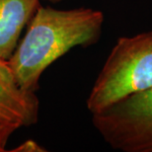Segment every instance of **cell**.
I'll return each instance as SVG.
<instances>
[{
	"label": "cell",
	"instance_id": "cell-8",
	"mask_svg": "<svg viewBox=\"0 0 152 152\" xmlns=\"http://www.w3.org/2000/svg\"><path fill=\"white\" fill-rule=\"evenodd\" d=\"M47 1H50V2H51V3H57V2L61 1V0H47Z\"/></svg>",
	"mask_w": 152,
	"mask_h": 152
},
{
	"label": "cell",
	"instance_id": "cell-2",
	"mask_svg": "<svg viewBox=\"0 0 152 152\" xmlns=\"http://www.w3.org/2000/svg\"><path fill=\"white\" fill-rule=\"evenodd\" d=\"M152 87V31L121 37L112 48L87 98L91 114L129 94Z\"/></svg>",
	"mask_w": 152,
	"mask_h": 152
},
{
	"label": "cell",
	"instance_id": "cell-3",
	"mask_svg": "<svg viewBox=\"0 0 152 152\" xmlns=\"http://www.w3.org/2000/svg\"><path fill=\"white\" fill-rule=\"evenodd\" d=\"M92 123L115 150L152 152V87L129 94L93 113Z\"/></svg>",
	"mask_w": 152,
	"mask_h": 152
},
{
	"label": "cell",
	"instance_id": "cell-1",
	"mask_svg": "<svg viewBox=\"0 0 152 152\" xmlns=\"http://www.w3.org/2000/svg\"><path fill=\"white\" fill-rule=\"evenodd\" d=\"M104 21V13L97 9L59 10L39 6L8 59L18 84L36 92L42 74L51 63L73 48L88 47L98 41Z\"/></svg>",
	"mask_w": 152,
	"mask_h": 152
},
{
	"label": "cell",
	"instance_id": "cell-4",
	"mask_svg": "<svg viewBox=\"0 0 152 152\" xmlns=\"http://www.w3.org/2000/svg\"><path fill=\"white\" fill-rule=\"evenodd\" d=\"M39 102L35 92L18 84L8 60L0 58V126L18 129L39 120Z\"/></svg>",
	"mask_w": 152,
	"mask_h": 152
},
{
	"label": "cell",
	"instance_id": "cell-6",
	"mask_svg": "<svg viewBox=\"0 0 152 152\" xmlns=\"http://www.w3.org/2000/svg\"><path fill=\"white\" fill-rule=\"evenodd\" d=\"M12 151H16V152H42L45 151L44 147H42L41 145H39L34 140H27L26 142H24L20 145V146L16 147L15 149Z\"/></svg>",
	"mask_w": 152,
	"mask_h": 152
},
{
	"label": "cell",
	"instance_id": "cell-5",
	"mask_svg": "<svg viewBox=\"0 0 152 152\" xmlns=\"http://www.w3.org/2000/svg\"><path fill=\"white\" fill-rule=\"evenodd\" d=\"M39 7V0H0V58L8 60L21 33Z\"/></svg>",
	"mask_w": 152,
	"mask_h": 152
},
{
	"label": "cell",
	"instance_id": "cell-7",
	"mask_svg": "<svg viewBox=\"0 0 152 152\" xmlns=\"http://www.w3.org/2000/svg\"><path fill=\"white\" fill-rule=\"evenodd\" d=\"M14 132H16V129H13V127L0 126V152L6 151L7 142Z\"/></svg>",
	"mask_w": 152,
	"mask_h": 152
}]
</instances>
